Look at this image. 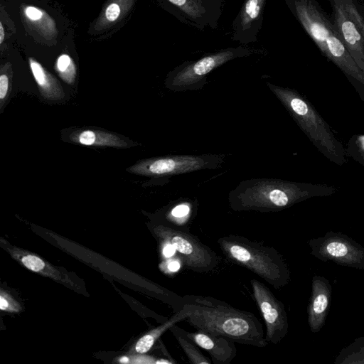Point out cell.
<instances>
[{
    "instance_id": "1",
    "label": "cell",
    "mask_w": 364,
    "mask_h": 364,
    "mask_svg": "<svg viewBox=\"0 0 364 364\" xmlns=\"http://www.w3.org/2000/svg\"><path fill=\"white\" fill-rule=\"evenodd\" d=\"M182 298L183 304L191 311L184 321L197 331L242 345L259 348L268 345L262 324L253 313L209 296L185 295Z\"/></svg>"
},
{
    "instance_id": "2",
    "label": "cell",
    "mask_w": 364,
    "mask_h": 364,
    "mask_svg": "<svg viewBox=\"0 0 364 364\" xmlns=\"http://www.w3.org/2000/svg\"><path fill=\"white\" fill-rule=\"evenodd\" d=\"M217 242L229 261L248 269L274 289H280L289 284V266L273 247L237 235L220 237Z\"/></svg>"
},
{
    "instance_id": "3",
    "label": "cell",
    "mask_w": 364,
    "mask_h": 364,
    "mask_svg": "<svg viewBox=\"0 0 364 364\" xmlns=\"http://www.w3.org/2000/svg\"><path fill=\"white\" fill-rule=\"evenodd\" d=\"M289 6L323 55L347 72L360 73V67L349 53L333 21L317 0H290Z\"/></svg>"
},
{
    "instance_id": "4",
    "label": "cell",
    "mask_w": 364,
    "mask_h": 364,
    "mask_svg": "<svg viewBox=\"0 0 364 364\" xmlns=\"http://www.w3.org/2000/svg\"><path fill=\"white\" fill-rule=\"evenodd\" d=\"M302 197L291 184L274 178L242 181L228 194L230 208L235 211L269 213L285 209Z\"/></svg>"
},
{
    "instance_id": "5",
    "label": "cell",
    "mask_w": 364,
    "mask_h": 364,
    "mask_svg": "<svg viewBox=\"0 0 364 364\" xmlns=\"http://www.w3.org/2000/svg\"><path fill=\"white\" fill-rule=\"evenodd\" d=\"M155 232L164 242L172 245L186 268L204 273L218 267L220 261L216 253L188 230L178 226L161 225Z\"/></svg>"
},
{
    "instance_id": "6",
    "label": "cell",
    "mask_w": 364,
    "mask_h": 364,
    "mask_svg": "<svg viewBox=\"0 0 364 364\" xmlns=\"http://www.w3.org/2000/svg\"><path fill=\"white\" fill-rule=\"evenodd\" d=\"M225 155H172L144 159L127 168L129 173L145 176H166L188 173L221 166Z\"/></svg>"
},
{
    "instance_id": "7",
    "label": "cell",
    "mask_w": 364,
    "mask_h": 364,
    "mask_svg": "<svg viewBox=\"0 0 364 364\" xmlns=\"http://www.w3.org/2000/svg\"><path fill=\"white\" fill-rule=\"evenodd\" d=\"M332 21L355 62L364 68V5L359 0H328Z\"/></svg>"
},
{
    "instance_id": "8",
    "label": "cell",
    "mask_w": 364,
    "mask_h": 364,
    "mask_svg": "<svg viewBox=\"0 0 364 364\" xmlns=\"http://www.w3.org/2000/svg\"><path fill=\"white\" fill-rule=\"evenodd\" d=\"M307 243L311 255L323 262L364 269V247L346 235L331 230Z\"/></svg>"
},
{
    "instance_id": "9",
    "label": "cell",
    "mask_w": 364,
    "mask_h": 364,
    "mask_svg": "<svg viewBox=\"0 0 364 364\" xmlns=\"http://www.w3.org/2000/svg\"><path fill=\"white\" fill-rule=\"evenodd\" d=\"M253 296L265 323V339L277 344L287 336L289 329L287 314L283 303L272 291L257 279L250 280Z\"/></svg>"
},
{
    "instance_id": "10",
    "label": "cell",
    "mask_w": 364,
    "mask_h": 364,
    "mask_svg": "<svg viewBox=\"0 0 364 364\" xmlns=\"http://www.w3.org/2000/svg\"><path fill=\"white\" fill-rule=\"evenodd\" d=\"M234 58L230 50L205 56L176 71L170 77L168 87L174 92L193 90L202 88L207 75L222 64Z\"/></svg>"
},
{
    "instance_id": "11",
    "label": "cell",
    "mask_w": 364,
    "mask_h": 364,
    "mask_svg": "<svg viewBox=\"0 0 364 364\" xmlns=\"http://www.w3.org/2000/svg\"><path fill=\"white\" fill-rule=\"evenodd\" d=\"M331 294L330 282L322 276H314L307 309L308 323L311 332L317 333L324 326L331 305Z\"/></svg>"
},
{
    "instance_id": "12",
    "label": "cell",
    "mask_w": 364,
    "mask_h": 364,
    "mask_svg": "<svg viewBox=\"0 0 364 364\" xmlns=\"http://www.w3.org/2000/svg\"><path fill=\"white\" fill-rule=\"evenodd\" d=\"M178 329L197 346L207 350L214 364H229L236 356L235 342L230 338L200 331L188 332L180 327Z\"/></svg>"
},
{
    "instance_id": "13",
    "label": "cell",
    "mask_w": 364,
    "mask_h": 364,
    "mask_svg": "<svg viewBox=\"0 0 364 364\" xmlns=\"http://www.w3.org/2000/svg\"><path fill=\"white\" fill-rule=\"evenodd\" d=\"M69 139L70 141L85 146H110L127 148L128 144L114 134L97 130L81 129L73 132Z\"/></svg>"
},
{
    "instance_id": "14",
    "label": "cell",
    "mask_w": 364,
    "mask_h": 364,
    "mask_svg": "<svg viewBox=\"0 0 364 364\" xmlns=\"http://www.w3.org/2000/svg\"><path fill=\"white\" fill-rule=\"evenodd\" d=\"M190 313L191 311L188 306L183 304V307L177 311L170 318L142 336L137 341L135 346V350L141 354L147 353L163 333L169 330L171 326L176 325L177 323L185 320L189 316Z\"/></svg>"
},
{
    "instance_id": "15",
    "label": "cell",
    "mask_w": 364,
    "mask_h": 364,
    "mask_svg": "<svg viewBox=\"0 0 364 364\" xmlns=\"http://www.w3.org/2000/svg\"><path fill=\"white\" fill-rule=\"evenodd\" d=\"M30 65L39 92L44 99L60 100L64 98V91L58 80L49 76L37 62L31 60Z\"/></svg>"
},
{
    "instance_id": "16",
    "label": "cell",
    "mask_w": 364,
    "mask_h": 364,
    "mask_svg": "<svg viewBox=\"0 0 364 364\" xmlns=\"http://www.w3.org/2000/svg\"><path fill=\"white\" fill-rule=\"evenodd\" d=\"M169 330L173 334L176 341L187 355L189 361L193 364H211L213 361L205 357L197 348V345L190 338L182 333L178 326L174 325Z\"/></svg>"
},
{
    "instance_id": "17",
    "label": "cell",
    "mask_w": 364,
    "mask_h": 364,
    "mask_svg": "<svg viewBox=\"0 0 364 364\" xmlns=\"http://www.w3.org/2000/svg\"><path fill=\"white\" fill-rule=\"evenodd\" d=\"M334 363H364V336L355 339L349 346L343 348Z\"/></svg>"
},
{
    "instance_id": "18",
    "label": "cell",
    "mask_w": 364,
    "mask_h": 364,
    "mask_svg": "<svg viewBox=\"0 0 364 364\" xmlns=\"http://www.w3.org/2000/svg\"><path fill=\"white\" fill-rule=\"evenodd\" d=\"M193 211V205L191 201H179L170 209L168 218L176 226L179 227L191 219Z\"/></svg>"
},
{
    "instance_id": "19",
    "label": "cell",
    "mask_w": 364,
    "mask_h": 364,
    "mask_svg": "<svg viewBox=\"0 0 364 364\" xmlns=\"http://www.w3.org/2000/svg\"><path fill=\"white\" fill-rule=\"evenodd\" d=\"M264 0H247L242 12V23L247 26L257 18L260 13Z\"/></svg>"
},
{
    "instance_id": "20",
    "label": "cell",
    "mask_w": 364,
    "mask_h": 364,
    "mask_svg": "<svg viewBox=\"0 0 364 364\" xmlns=\"http://www.w3.org/2000/svg\"><path fill=\"white\" fill-rule=\"evenodd\" d=\"M57 68L62 79L68 84L73 85L75 82V72L70 57L62 55L57 61Z\"/></svg>"
},
{
    "instance_id": "21",
    "label": "cell",
    "mask_w": 364,
    "mask_h": 364,
    "mask_svg": "<svg viewBox=\"0 0 364 364\" xmlns=\"http://www.w3.org/2000/svg\"><path fill=\"white\" fill-rule=\"evenodd\" d=\"M11 90V78L4 73L0 75V109L7 101Z\"/></svg>"
},
{
    "instance_id": "22",
    "label": "cell",
    "mask_w": 364,
    "mask_h": 364,
    "mask_svg": "<svg viewBox=\"0 0 364 364\" xmlns=\"http://www.w3.org/2000/svg\"><path fill=\"white\" fill-rule=\"evenodd\" d=\"M22 263L33 272H39L45 267V262L39 257L28 255L21 259Z\"/></svg>"
},
{
    "instance_id": "23",
    "label": "cell",
    "mask_w": 364,
    "mask_h": 364,
    "mask_svg": "<svg viewBox=\"0 0 364 364\" xmlns=\"http://www.w3.org/2000/svg\"><path fill=\"white\" fill-rule=\"evenodd\" d=\"M119 13L120 9L119 6L116 4H112L107 7L105 15L109 21H113L117 18Z\"/></svg>"
},
{
    "instance_id": "24",
    "label": "cell",
    "mask_w": 364,
    "mask_h": 364,
    "mask_svg": "<svg viewBox=\"0 0 364 364\" xmlns=\"http://www.w3.org/2000/svg\"><path fill=\"white\" fill-rule=\"evenodd\" d=\"M26 14L32 20L40 19L42 16L41 11L35 7H28L26 10Z\"/></svg>"
},
{
    "instance_id": "25",
    "label": "cell",
    "mask_w": 364,
    "mask_h": 364,
    "mask_svg": "<svg viewBox=\"0 0 364 364\" xmlns=\"http://www.w3.org/2000/svg\"><path fill=\"white\" fill-rule=\"evenodd\" d=\"M164 245H164V247L163 248V255L166 257H171V256H173L175 254L176 250L172 246V245H171L168 242H164Z\"/></svg>"
},
{
    "instance_id": "26",
    "label": "cell",
    "mask_w": 364,
    "mask_h": 364,
    "mask_svg": "<svg viewBox=\"0 0 364 364\" xmlns=\"http://www.w3.org/2000/svg\"><path fill=\"white\" fill-rule=\"evenodd\" d=\"M181 260V259H180ZM180 260L172 259L167 264V268L171 272H176L180 269Z\"/></svg>"
},
{
    "instance_id": "27",
    "label": "cell",
    "mask_w": 364,
    "mask_h": 364,
    "mask_svg": "<svg viewBox=\"0 0 364 364\" xmlns=\"http://www.w3.org/2000/svg\"><path fill=\"white\" fill-rule=\"evenodd\" d=\"M8 307V302L2 296H1V298H0V309L1 310H6Z\"/></svg>"
},
{
    "instance_id": "28",
    "label": "cell",
    "mask_w": 364,
    "mask_h": 364,
    "mask_svg": "<svg viewBox=\"0 0 364 364\" xmlns=\"http://www.w3.org/2000/svg\"><path fill=\"white\" fill-rule=\"evenodd\" d=\"M168 1L170 2H171L172 4H173L176 6H183L186 2V0H168Z\"/></svg>"
},
{
    "instance_id": "29",
    "label": "cell",
    "mask_w": 364,
    "mask_h": 364,
    "mask_svg": "<svg viewBox=\"0 0 364 364\" xmlns=\"http://www.w3.org/2000/svg\"><path fill=\"white\" fill-rule=\"evenodd\" d=\"M4 38V31L2 23L0 22V43H1Z\"/></svg>"
},
{
    "instance_id": "30",
    "label": "cell",
    "mask_w": 364,
    "mask_h": 364,
    "mask_svg": "<svg viewBox=\"0 0 364 364\" xmlns=\"http://www.w3.org/2000/svg\"><path fill=\"white\" fill-rule=\"evenodd\" d=\"M360 141H361V144H362L363 147L364 148V136H362V137H361V139H360Z\"/></svg>"
}]
</instances>
